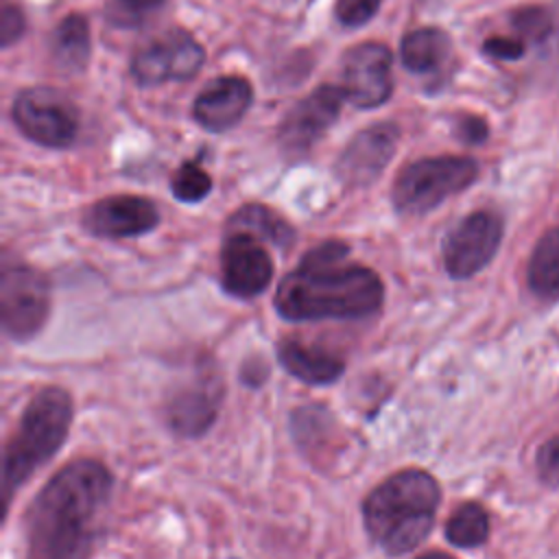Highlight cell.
<instances>
[{"mask_svg": "<svg viewBox=\"0 0 559 559\" xmlns=\"http://www.w3.org/2000/svg\"><path fill=\"white\" fill-rule=\"evenodd\" d=\"M111 485L109 469L92 459L57 469L26 511V559H87Z\"/></svg>", "mask_w": 559, "mask_h": 559, "instance_id": "6da1fadb", "label": "cell"}, {"mask_svg": "<svg viewBox=\"0 0 559 559\" xmlns=\"http://www.w3.org/2000/svg\"><path fill=\"white\" fill-rule=\"evenodd\" d=\"M380 2L382 0H336L334 13L336 20L345 26H362L376 15Z\"/></svg>", "mask_w": 559, "mask_h": 559, "instance_id": "d4e9b609", "label": "cell"}, {"mask_svg": "<svg viewBox=\"0 0 559 559\" xmlns=\"http://www.w3.org/2000/svg\"><path fill=\"white\" fill-rule=\"evenodd\" d=\"M535 467L539 478L546 485L550 487L559 485V437H552L539 445L535 456Z\"/></svg>", "mask_w": 559, "mask_h": 559, "instance_id": "484cf974", "label": "cell"}, {"mask_svg": "<svg viewBox=\"0 0 559 559\" xmlns=\"http://www.w3.org/2000/svg\"><path fill=\"white\" fill-rule=\"evenodd\" d=\"M515 31L522 35V37H528V39H544L546 33L550 31V17L544 9L539 7H524V9H518L511 17Z\"/></svg>", "mask_w": 559, "mask_h": 559, "instance_id": "cb8c5ba5", "label": "cell"}, {"mask_svg": "<svg viewBox=\"0 0 559 559\" xmlns=\"http://www.w3.org/2000/svg\"><path fill=\"white\" fill-rule=\"evenodd\" d=\"M170 190L183 203H199L210 194L212 179L197 162H186L175 170Z\"/></svg>", "mask_w": 559, "mask_h": 559, "instance_id": "603a6c76", "label": "cell"}, {"mask_svg": "<svg viewBox=\"0 0 559 559\" xmlns=\"http://www.w3.org/2000/svg\"><path fill=\"white\" fill-rule=\"evenodd\" d=\"M50 312V284L44 273L4 258L0 275L2 330L13 341L33 338Z\"/></svg>", "mask_w": 559, "mask_h": 559, "instance_id": "8992f818", "label": "cell"}, {"mask_svg": "<svg viewBox=\"0 0 559 559\" xmlns=\"http://www.w3.org/2000/svg\"><path fill=\"white\" fill-rule=\"evenodd\" d=\"M391 52L378 41H365L345 52L341 63V90L358 109L380 107L393 90Z\"/></svg>", "mask_w": 559, "mask_h": 559, "instance_id": "30bf717a", "label": "cell"}, {"mask_svg": "<svg viewBox=\"0 0 559 559\" xmlns=\"http://www.w3.org/2000/svg\"><path fill=\"white\" fill-rule=\"evenodd\" d=\"M221 391L210 384H194L170 397L166 406L168 426L181 437L203 435L216 419Z\"/></svg>", "mask_w": 559, "mask_h": 559, "instance_id": "2e32d148", "label": "cell"}, {"mask_svg": "<svg viewBox=\"0 0 559 559\" xmlns=\"http://www.w3.org/2000/svg\"><path fill=\"white\" fill-rule=\"evenodd\" d=\"M70 421L72 397L66 389L48 386L31 397L4 448L2 485L7 500L61 450Z\"/></svg>", "mask_w": 559, "mask_h": 559, "instance_id": "277c9868", "label": "cell"}, {"mask_svg": "<svg viewBox=\"0 0 559 559\" xmlns=\"http://www.w3.org/2000/svg\"><path fill=\"white\" fill-rule=\"evenodd\" d=\"M253 100L251 83L242 76H218L210 81L194 98V120L214 133L227 131L240 122Z\"/></svg>", "mask_w": 559, "mask_h": 559, "instance_id": "9a60e30c", "label": "cell"}, {"mask_svg": "<svg viewBox=\"0 0 559 559\" xmlns=\"http://www.w3.org/2000/svg\"><path fill=\"white\" fill-rule=\"evenodd\" d=\"M13 122L33 142L61 148L79 133V109L74 103L50 87L22 90L13 100Z\"/></svg>", "mask_w": 559, "mask_h": 559, "instance_id": "52a82bcc", "label": "cell"}, {"mask_svg": "<svg viewBox=\"0 0 559 559\" xmlns=\"http://www.w3.org/2000/svg\"><path fill=\"white\" fill-rule=\"evenodd\" d=\"M400 129L393 122H378L352 138L338 157V177L354 188L367 186L386 168L397 148Z\"/></svg>", "mask_w": 559, "mask_h": 559, "instance_id": "4fadbf2b", "label": "cell"}, {"mask_svg": "<svg viewBox=\"0 0 559 559\" xmlns=\"http://www.w3.org/2000/svg\"><path fill=\"white\" fill-rule=\"evenodd\" d=\"M459 135H461L465 142H483V140L487 138V124H485V120H480V118L465 116V118L459 122Z\"/></svg>", "mask_w": 559, "mask_h": 559, "instance_id": "f1b7e54d", "label": "cell"}, {"mask_svg": "<svg viewBox=\"0 0 559 559\" xmlns=\"http://www.w3.org/2000/svg\"><path fill=\"white\" fill-rule=\"evenodd\" d=\"M345 94L341 85H321L301 98L280 124V144L290 155L306 153L338 118Z\"/></svg>", "mask_w": 559, "mask_h": 559, "instance_id": "7c38bea8", "label": "cell"}, {"mask_svg": "<svg viewBox=\"0 0 559 559\" xmlns=\"http://www.w3.org/2000/svg\"><path fill=\"white\" fill-rule=\"evenodd\" d=\"M273 277V260L262 240L245 234L229 231L221 251V282L223 288L240 299L260 295Z\"/></svg>", "mask_w": 559, "mask_h": 559, "instance_id": "8fae6325", "label": "cell"}, {"mask_svg": "<svg viewBox=\"0 0 559 559\" xmlns=\"http://www.w3.org/2000/svg\"><path fill=\"white\" fill-rule=\"evenodd\" d=\"M476 177L478 164L472 157H424L395 177L391 199L402 214H426L448 197L465 190Z\"/></svg>", "mask_w": 559, "mask_h": 559, "instance_id": "5b68a950", "label": "cell"}, {"mask_svg": "<svg viewBox=\"0 0 559 559\" xmlns=\"http://www.w3.org/2000/svg\"><path fill=\"white\" fill-rule=\"evenodd\" d=\"M528 286L537 295L559 293V227L548 229L528 260Z\"/></svg>", "mask_w": 559, "mask_h": 559, "instance_id": "44dd1931", "label": "cell"}, {"mask_svg": "<svg viewBox=\"0 0 559 559\" xmlns=\"http://www.w3.org/2000/svg\"><path fill=\"white\" fill-rule=\"evenodd\" d=\"M502 240V221L491 212H472L443 238V266L450 277L467 280L483 271Z\"/></svg>", "mask_w": 559, "mask_h": 559, "instance_id": "ba28073f", "label": "cell"}, {"mask_svg": "<svg viewBox=\"0 0 559 559\" xmlns=\"http://www.w3.org/2000/svg\"><path fill=\"white\" fill-rule=\"evenodd\" d=\"M52 57L63 70H83L90 61V24L83 15H66L52 31Z\"/></svg>", "mask_w": 559, "mask_h": 559, "instance_id": "d6986e66", "label": "cell"}, {"mask_svg": "<svg viewBox=\"0 0 559 559\" xmlns=\"http://www.w3.org/2000/svg\"><path fill=\"white\" fill-rule=\"evenodd\" d=\"M203 59L201 44L190 33L175 28L135 52L131 74L142 87L166 81H188L199 72Z\"/></svg>", "mask_w": 559, "mask_h": 559, "instance_id": "9c48e42d", "label": "cell"}, {"mask_svg": "<svg viewBox=\"0 0 559 559\" xmlns=\"http://www.w3.org/2000/svg\"><path fill=\"white\" fill-rule=\"evenodd\" d=\"M347 245L338 240L310 249L299 266L275 290V308L288 321L362 319L384 299L378 273L360 264H343Z\"/></svg>", "mask_w": 559, "mask_h": 559, "instance_id": "7a4b0ae2", "label": "cell"}, {"mask_svg": "<svg viewBox=\"0 0 559 559\" xmlns=\"http://www.w3.org/2000/svg\"><path fill=\"white\" fill-rule=\"evenodd\" d=\"M229 231H245L260 240H269L277 247H288L293 242L290 225L264 205H245L227 223Z\"/></svg>", "mask_w": 559, "mask_h": 559, "instance_id": "ffe728a7", "label": "cell"}, {"mask_svg": "<svg viewBox=\"0 0 559 559\" xmlns=\"http://www.w3.org/2000/svg\"><path fill=\"white\" fill-rule=\"evenodd\" d=\"M439 500V483L428 472L417 467L402 469L365 498V528L386 555H404L428 537Z\"/></svg>", "mask_w": 559, "mask_h": 559, "instance_id": "3957f363", "label": "cell"}, {"mask_svg": "<svg viewBox=\"0 0 559 559\" xmlns=\"http://www.w3.org/2000/svg\"><path fill=\"white\" fill-rule=\"evenodd\" d=\"M24 13L11 4V2H2V9H0V41H2V48H9L13 41L20 39V35L24 33Z\"/></svg>", "mask_w": 559, "mask_h": 559, "instance_id": "4316f807", "label": "cell"}, {"mask_svg": "<svg viewBox=\"0 0 559 559\" xmlns=\"http://www.w3.org/2000/svg\"><path fill=\"white\" fill-rule=\"evenodd\" d=\"M483 50L496 59H518L522 57L524 52V44L515 37H489L485 44H483Z\"/></svg>", "mask_w": 559, "mask_h": 559, "instance_id": "83f0119b", "label": "cell"}, {"mask_svg": "<svg viewBox=\"0 0 559 559\" xmlns=\"http://www.w3.org/2000/svg\"><path fill=\"white\" fill-rule=\"evenodd\" d=\"M159 223L157 207L135 194H114L87 207L83 225L100 238H131L151 231Z\"/></svg>", "mask_w": 559, "mask_h": 559, "instance_id": "5bb4252c", "label": "cell"}, {"mask_svg": "<svg viewBox=\"0 0 559 559\" xmlns=\"http://www.w3.org/2000/svg\"><path fill=\"white\" fill-rule=\"evenodd\" d=\"M118 2H120V7H124L127 11L142 13V11H148V9L159 7L164 0H118Z\"/></svg>", "mask_w": 559, "mask_h": 559, "instance_id": "f546056e", "label": "cell"}, {"mask_svg": "<svg viewBox=\"0 0 559 559\" xmlns=\"http://www.w3.org/2000/svg\"><path fill=\"white\" fill-rule=\"evenodd\" d=\"M277 356L282 367L297 380L306 384H330L341 378L345 362L332 352L314 345H304L301 341L288 338L277 345Z\"/></svg>", "mask_w": 559, "mask_h": 559, "instance_id": "e0dca14e", "label": "cell"}, {"mask_svg": "<svg viewBox=\"0 0 559 559\" xmlns=\"http://www.w3.org/2000/svg\"><path fill=\"white\" fill-rule=\"evenodd\" d=\"M489 535V515L476 502H465L454 509L445 524V537L456 548H476Z\"/></svg>", "mask_w": 559, "mask_h": 559, "instance_id": "7402d4cb", "label": "cell"}, {"mask_svg": "<svg viewBox=\"0 0 559 559\" xmlns=\"http://www.w3.org/2000/svg\"><path fill=\"white\" fill-rule=\"evenodd\" d=\"M450 52V37L441 28L424 26L411 31L400 44V59L411 72H430L439 68Z\"/></svg>", "mask_w": 559, "mask_h": 559, "instance_id": "ac0fdd59", "label": "cell"}, {"mask_svg": "<svg viewBox=\"0 0 559 559\" xmlns=\"http://www.w3.org/2000/svg\"><path fill=\"white\" fill-rule=\"evenodd\" d=\"M417 559H454V557H450L445 552H426V555H421Z\"/></svg>", "mask_w": 559, "mask_h": 559, "instance_id": "4dcf8cb0", "label": "cell"}]
</instances>
